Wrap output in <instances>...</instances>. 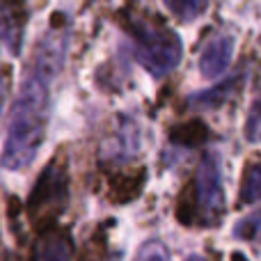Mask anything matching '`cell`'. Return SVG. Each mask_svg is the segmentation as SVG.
Returning a JSON list of instances; mask_svg holds the SVG:
<instances>
[{
  "instance_id": "1",
  "label": "cell",
  "mask_w": 261,
  "mask_h": 261,
  "mask_svg": "<svg viewBox=\"0 0 261 261\" xmlns=\"http://www.w3.org/2000/svg\"><path fill=\"white\" fill-rule=\"evenodd\" d=\"M67 48L69 25L64 18H58L55 14L50 28L32 53L25 78L9 115L7 138L0 158L5 170H23L39 153L50 119V87L64 67Z\"/></svg>"
},
{
  "instance_id": "2",
  "label": "cell",
  "mask_w": 261,
  "mask_h": 261,
  "mask_svg": "<svg viewBox=\"0 0 261 261\" xmlns=\"http://www.w3.org/2000/svg\"><path fill=\"white\" fill-rule=\"evenodd\" d=\"M117 18L133 41V55L138 62L156 78L167 76L181 62L184 46L179 35L170 30L161 18L135 9H124Z\"/></svg>"
},
{
  "instance_id": "3",
  "label": "cell",
  "mask_w": 261,
  "mask_h": 261,
  "mask_svg": "<svg viewBox=\"0 0 261 261\" xmlns=\"http://www.w3.org/2000/svg\"><path fill=\"white\" fill-rule=\"evenodd\" d=\"M225 216V188L222 170L216 153H206L199 163L195 179L181 193L176 204V218L186 227H216Z\"/></svg>"
},
{
  "instance_id": "4",
  "label": "cell",
  "mask_w": 261,
  "mask_h": 261,
  "mask_svg": "<svg viewBox=\"0 0 261 261\" xmlns=\"http://www.w3.org/2000/svg\"><path fill=\"white\" fill-rule=\"evenodd\" d=\"M69 204V167L64 158L55 156L41 170L30 197H28V218L37 229H53L58 218Z\"/></svg>"
},
{
  "instance_id": "5",
  "label": "cell",
  "mask_w": 261,
  "mask_h": 261,
  "mask_svg": "<svg viewBox=\"0 0 261 261\" xmlns=\"http://www.w3.org/2000/svg\"><path fill=\"white\" fill-rule=\"evenodd\" d=\"M236 41L231 35H216L204 44L202 53H199V69L206 78H216L229 69L231 58H234Z\"/></svg>"
},
{
  "instance_id": "6",
  "label": "cell",
  "mask_w": 261,
  "mask_h": 261,
  "mask_svg": "<svg viewBox=\"0 0 261 261\" xmlns=\"http://www.w3.org/2000/svg\"><path fill=\"white\" fill-rule=\"evenodd\" d=\"M25 3L23 0H0V41L12 53H18L25 30Z\"/></svg>"
},
{
  "instance_id": "7",
  "label": "cell",
  "mask_w": 261,
  "mask_h": 261,
  "mask_svg": "<svg viewBox=\"0 0 261 261\" xmlns=\"http://www.w3.org/2000/svg\"><path fill=\"white\" fill-rule=\"evenodd\" d=\"M73 259V248L71 239L58 227L41 231L39 241L32 252V261H71Z\"/></svg>"
},
{
  "instance_id": "8",
  "label": "cell",
  "mask_w": 261,
  "mask_h": 261,
  "mask_svg": "<svg viewBox=\"0 0 261 261\" xmlns=\"http://www.w3.org/2000/svg\"><path fill=\"white\" fill-rule=\"evenodd\" d=\"M239 83H243V78L241 76L227 78V81L220 83V85H216V87H211V90H206V92H199V94L190 96V106H193V108H208V110L218 108V106H222L231 94H234L236 87H239Z\"/></svg>"
},
{
  "instance_id": "9",
  "label": "cell",
  "mask_w": 261,
  "mask_h": 261,
  "mask_svg": "<svg viewBox=\"0 0 261 261\" xmlns=\"http://www.w3.org/2000/svg\"><path fill=\"white\" fill-rule=\"evenodd\" d=\"M261 199V163H250L243 172V181H241L239 190V204L250 206V204Z\"/></svg>"
},
{
  "instance_id": "10",
  "label": "cell",
  "mask_w": 261,
  "mask_h": 261,
  "mask_svg": "<svg viewBox=\"0 0 261 261\" xmlns=\"http://www.w3.org/2000/svg\"><path fill=\"white\" fill-rule=\"evenodd\" d=\"M165 7L170 9L174 16H179L181 21H195L197 16H202L208 7V0H163Z\"/></svg>"
},
{
  "instance_id": "11",
  "label": "cell",
  "mask_w": 261,
  "mask_h": 261,
  "mask_svg": "<svg viewBox=\"0 0 261 261\" xmlns=\"http://www.w3.org/2000/svg\"><path fill=\"white\" fill-rule=\"evenodd\" d=\"M234 236L236 239H243V241H250V243L261 245V211L252 213V216L245 218V220H241L234 229Z\"/></svg>"
},
{
  "instance_id": "12",
  "label": "cell",
  "mask_w": 261,
  "mask_h": 261,
  "mask_svg": "<svg viewBox=\"0 0 261 261\" xmlns=\"http://www.w3.org/2000/svg\"><path fill=\"white\" fill-rule=\"evenodd\" d=\"M245 138L250 142H261V90L254 96L252 106H250L248 119H245Z\"/></svg>"
},
{
  "instance_id": "13",
  "label": "cell",
  "mask_w": 261,
  "mask_h": 261,
  "mask_svg": "<svg viewBox=\"0 0 261 261\" xmlns=\"http://www.w3.org/2000/svg\"><path fill=\"white\" fill-rule=\"evenodd\" d=\"M204 138H206V126L199 124V122H193V124H188V126H181V128H176L174 133H172V140H174V142L188 144V147L199 144Z\"/></svg>"
},
{
  "instance_id": "14",
  "label": "cell",
  "mask_w": 261,
  "mask_h": 261,
  "mask_svg": "<svg viewBox=\"0 0 261 261\" xmlns=\"http://www.w3.org/2000/svg\"><path fill=\"white\" fill-rule=\"evenodd\" d=\"M133 261H170V257H167L165 248L158 241H151V243H144L140 248V252L135 254Z\"/></svg>"
},
{
  "instance_id": "15",
  "label": "cell",
  "mask_w": 261,
  "mask_h": 261,
  "mask_svg": "<svg viewBox=\"0 0 261 261\" xmlns=\"http://www.w3.org/2000/svg\"><path fill=\"white\" fill-rule=\"evenodd\" d=\"M7 71H0V113H3V103H5V96H7Z\"/></svg>"
},
{
  "instance_id": "16",
  "label": "cell",
  "mask_w": 261,
  "mask_h": 261,
  "mask_svg": "<svg viewBox=\"0 0 261 261\" xmlns=\"http://www.w3.org/2000/svg\"><path fill=\"white\" fill-rule=\"evenodd\" d=\"M186 261H208V259H204V257H199V254H190Z\"/></svg>"
},
{
  "instance_id": "17",
  "label": "cell",
  "mask_w": 261,
  "mask_h": 261,
  "mask_svg": "<svg viewBox=\"0 0 261 261\" xmlns=\"http://www.w3.org/2000/svg\"><path fill=\"white\" fill-rule=\"evenodd\" d=\"M231 259H234V261H245V257H243V254H239V252H236Z\"/></svg>"
}]
</instances>
